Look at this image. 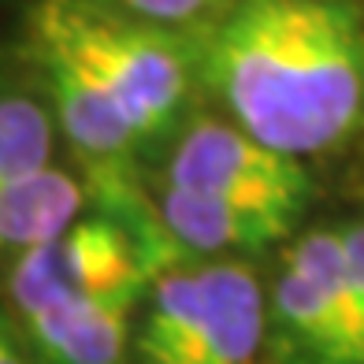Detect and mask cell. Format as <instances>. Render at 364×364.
<instances>
[{"label": "cell", "mask_w": 364, "mask_h": 364, "mask_svg": "<svg viewBox=\"0 0 364 364\" xmlns=\"http://www.w3.org/2000/svg\"><path fill=\"white\" fill-rule=\"evenodd\" d=\"M342 235V250H346V264H350V279L357 287V297H360V309H364V223H353L338 230Z\"/></svg>", "instance_id": "cell-12"}, {"label": "cell", "mask_w": 364, "mask_h": 364, "mask_svg": "<svg viewBox=\"0 0 364 364\" xmlns=\"http://www.w3.org/2000/svg\"><path fill=\"white\" fill-rule=\"evenodd\" d=\"M0 364H30V353L23 346L19 327L11 323V316L0 312Z\"/></svg>", "instance_id": "cell-13"}, {"label": "cell", "mask_w": 364, "mask_h": 364, "mask_svg": "<svg viewBox=\"0 0 364 364\" xmlns=\"http://www.w3.org/2000/svg\"><path fill=\"white\" fill-rule=\"evenodd\" d=\"M38 34L56 38L105 82L138 138L168 130L186 97V68L160 34L90 11L75 0H45L34 15Z\"/></svg>", "instance_id": "cell-4"}, {"label": "cell", "mask_w": 364, "mask_h": 364, "mask_svg": "<svg viewBox=\"0 0 364 364\" xmlns=\"http://www.w3.org/2000/svg\"><path fill=\"white\" fill-rule=\"evenodd\" d=\"M156 275L160 264L123 220L86 216L19 253L8 275V294L15 316H30L60 301L149 287Z\"/></svg>", "instance_id": "cell-5"}, {"label": "cell", "mask_w": 364, "mask_h": 364, "mask_svg": "<svg viewBox=\"0 0 364 364\" xmlns=\"http://www.w3.org/2000/svg\"><path fill=\"white\" fill-rule=\"evenodd\" d=\"M82 212V186L60 168L11 178L0 186V253H26L60 235Z\"/></svg>", "instance_id": "cell-10"}, {"label": "cell", "mask_w": 364, "mask_h": 364, "mask_svg": "<svg viewBox=\"0 0 364 364\" xmlns=\"http://www.w3.org/2000/svg\"><path fill=\"white\" fill-rule=\"evenodd\" d=\"M264 320H272L260 342L268 364H364V309L338 230H312L290 245Z\"/></svg>", "instance_id": "cell-3"}, {"label": "cell", "mask_w": 364, "mask_h": 364, "mask_svg": "<svg viewBox=\"0 0 364 364\" xmlns=\"http://www.w3.org/2000/svg\"><path fill=\"white\" fill-rule=\"evenodd\" d=\"M53 160V119L26 93H0V186Z\"/></svg>", "instance_id": "cell-11"}, {"label": "cell", "mask_w": 364, "mask_h": 364, "mask_svg": "<svg viewBox=\"0 0 364 364\" xmlns=\"http://www.w3.org/2000/svg\"><path fill=\"white\" fill-rule=\"evenodd\" d=\"M264 290L245 264L171 268L149 283L130 338L134 364H253L264 342Z\"/></svg>", "instance_id": "cell-2"}, {"label": "cell", "mask_w": 364, "mask_h": 364, "mask_svg": "<svg viewBox=\"0 0 364 364\" xmlns=\"http://www.w3.org/2000/svg\"><path fill=\"white\" fill-rule=\"evenodd\" d=\"M34 38H38L41 71L48 82V97H53L56 119L63 127V134H68V141L101 171L119 175V164L141 141L138 130L130 127L127 112L115 105V97L105 90V82L68 45H60L48 34H38V30H34Z\"/></svg>", "instance_id": "cell-8"}, {"label": "cell", "mask_w": 364, "mask_h": 364, "mask_svg": "<svg viewBox=\"0 0 364 364\" xmlns=\"http://www.w3.org/2000/svg\"><path fill=\"white\" fill-rule=\"evenodd\" d=\"M149 287H130L101 297L60 301L19 316V335L30 364H127L134 338V312Z\"/></svg>", "instance_id": "cell-7"}, {"label": "cell", "mask_w": 364, "mask_h": 364, "mask_svg": "<svg viewBox=\"0 0 364 364\" xmlns=\"http://www.w3.org/2000/svg\"><path fill=\"white\" fill-rule=\"evenodd\" d=\"M168 186L223 197L257 212L297 220L309 201V175L297 156L275 153L242 127L197 123L168 164Z\"/></svg>", "instance_id": "cell-6"}, {"label": "cell", "mask_w": 364, "mask_h": 364, "mask_svg": "<svg viewBox=\"0 0 364 364\" xmlns=\"http://www.w3.org/2000/svg\"><path fill=\"white\" fill-rule=\"evenodd\" d=\"M205 75L260 145L323 153L364 119V15L346 0H245L212 34Z\"/></svg>", "instance_id": "cell-1"}, {"label": "cell", "mask_w": 364, "mask_h": 364, "mask_svg": "<svg viewBox=\"0 0 364 364\" xmlns=\"http://www.w3.org/2000/svg\"><path fill=\"white\" fill-rule=\"evenodd\" d=\"M160 227L178 250L190 253H257L287 238L294 220L223 201V197L168 186L160 197Z\"/></svg>", "instance_id": "cell-9"}]
</instances>
